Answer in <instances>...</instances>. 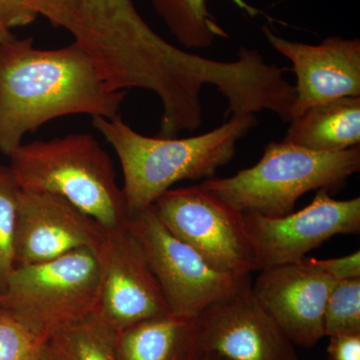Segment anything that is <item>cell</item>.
Masks as SVG:
<instances>
[{"mask_svg": "<svg viewBox=\"0 0 360 360\" xmlns=\"http://www.w3.org/2000/svg\"><path fill=\"white\" fill-rule=\"evenodd\" d=\"M127 94L111 89L75 42L39 49L15 37L0 46V153L11 156L26 134L63 116H120Z\"/></svg>", "mask_w": 360, "mask_h": 360, "instance_id": "cell-1", "label": "cell"}, {"mask_svg": "<svg viewBox=\"0 0 360 360\" xmlns=\"http://www.w3.org/2000/svg\"><path fill=\"white\" fill-rule=\"evenodd\" d=\"M39 15L70 33L113 90L169 96L186 79L188 51L161 37L132 0H35Z\"/></svg>", "mask_w": 360, "mask_h": 360, "instance_id": "cell-2", "label": "cell"}, {"mask_svg": "<svg viewBox=\"0 0 360 360\" xmlns=\"http://www.w3.org/2000/svg\"><path fill=\"white\" fill-rule=\"evenodd\" d=\"M92 124L120 160L130 217L153 206L179 181L212 179L258 122L255 115H233L217 129L186 139L139 134L120 116L94 117Z\"/></svg>", "mask_w": 360, "mask_h": 360, "instance_id": "cell-3", "label": "cell"}, {"mask_svg": "<svg viewBox=\"0 0 360 360\" xmlns=\"http://www.w3.org/2000/svg\"><path fill=\"white\" fill-rule=\"evenodd\" d=\"M9 158L21 191L60 196L106 231L127 226L129 212L112 160L92 135L22 143Z\"/></svg>", "mask_w": 360, "mask_h": 360, "instance_id": "cell-4", "label": "cell"}, {"mask_svg": "<svg viewBox=\"0 0 360 360\" xmlns=\"http://www.w3.org/2000/svg\"><path fill=\"white\" fill-rule=\"evenodd\" d=\"M360 170V146L319 153L290 142H270L253 167L229 177L203 180L200 186L241 212L285 217L309 191H335Z\"/></svg>", "mask_w": 360, "mask_h": 360, "instance_id": "cell-5", "label": "cell"}, {"mask_svg": "<svg viewBox=\"0 0 360 360\" xmlns=\"http://www.w3.org/2000/svg\"><path fill=\"white\" fill-rule=\"evenodd\" d=\"M98 288L96 250L82 248L51 262L16 266L0 295V311L49 341L94 314Z\"/></svg>", "mask_w": 360, "mask_h": 360, "instance_id": "cell-6", "label": "cell"}, {"mask_svg": "<svg viewBox=\"0 0 360 360\" xmlns=\"http://www.w3.org/2000/svg\"><path fill=\"white\" fill-rule=\"evenodd\" d=\"M127 229L143 251L170 314L198 316L212 303L251 285L250 276H233L208 264L168 231L153 206L130 215Z\"/></svg>", "mask_w": 360, "mask_h": 360, "instance_id": "cell-7", "label": "cell"}, {"mask_svg": "<svg viewBox=\"0 0 360 360\" xmlns=\"http://www.w3.org/2000/svg\"><path fill=\"white\" fill-rule=\"evenodd\" d=\"M153 208L168 231L215 269L238 276L257 271L245 214L200 184L169 189Z\"/></svg>", "mask_w": 360, "mask_h": 360, "instance_id": "cell-8", "label": "cell"}, {"mask_svg": "<svg viewBox=\"0 0 360 360\" xmlns=\"http://www.w3.org/2000/svg\"><path fill=\"white\" fill-rule=\"evenodd\" d=\"M96 250L99 288L92 316L96 321L118 333L170 314L160 283L127 225L106 231Z\"/></svg>", "mask_w": 360, "mask_h": 360, "instance_id": "cell-9", "label": "cell"}, {"mask_svg": "<svg viewBox=\"0 0 360 360\" xmlns=\"http://www.w3.org/2000/svg\"><path fill=\"white\" fill-rule=\"evenodd\" d=\"M257 271L297 262L328 239L360 232V198L338 200L319 189L310 205L285 217L243 212Z\"/></svg>", "mask_w": 360, "mask_h": 360, "instance_id": "cell-10", "label": "cell"}, {"mask_svg": "<svg viewBox=\"0 0 360 360\" xmlns=\"http://www.w3.org/2000/svg\"><path fill=\"white\" fill-rule=\"evenodd\" d=\"M196 319L203 354L229 360H300L295 345L258 302L251 285L212 303Z\"/></svg>", "mask_w": 360, "mask_h": 360, "instance_id": "cell-11", "label": "cell"}, {"mask_svg": "<svg viewBox=\"0 0 360 360\" xmlns=\"http://www.w3.org/2000/svg\"><path fill=\"white\" fill-rule=\"evenodd\" d=\"M104 229L56 194L20 191L15 224V265L41 264L82 248L96 250Z\"/></svg>", "mask_w": 360, "mask_h": 360, "instance_id": "cell-12", "label": "cell"}, {"mask_svg": "<svg viewBox=\"0 0 360 360\" xmlns=\"http://www.w3.org/2000/svg\"><path fill=\"white\" fill-rule=\"evenodd\" d=\"M336 283L304 257L259 270L251 290L293 345L309 348L326 336L324 309Z\"/></svg>", "mask_w": 360, "mask_h": 360, "instance_id": "cell-13", "label": "cell"}, {"mask_svg": "<svg viewBox=\"0 0 360 360\" xmlns=\"http://www.w3.org/2000/svg\"><path fill=\"white\" fill-rule=\"evenodd\" d=\"M262 30L274 49L290 61L296 75L291 120L319 104L360 96L359 39L329 37L319 44H307L284 39L269 26Z\"/></svg>", "mask_w": 360, "mask_h": 360, "instance_id": "cell-14", "label": "cell"}, {"mask_svg": "<svg viewBox=\"0 0 360 360\" xmlns=\"http://www.w3.org/2000/svg\"><path fill=\"white\" fill-rule=\"evenodd\" d=\"M115 348L118 360H198L203 354L198 319L174 314L116 333Z\"/></svg>", "mask_w": 360, "mask_h": 360, "instance_id": "cell-15", "label": "cell"}, {"mask_svg": "<svg viewBox=\"0 0 360 360\" xmlns=\"http://www.w3.org/2000/svg\"><path fill=\"white\" fill-rule=\"evenodd\" d=\"M283 141L319 153L360 146V96L319 104L293 118Z\"/></svg>", "mask_w": 360, "mask_h": 360, "instance_id": "cell-16", "label": "cell"}, {"mask_svg": "<svg viewBox=\"0 0 360 360\" xmlns=\"http://www.w3.org/2000/svg\"><path fill=\"white\" fill-rule=\"evenodd\" d=\"M232 1L251 18L262 13L245 0ZM151 2L167 30L186 49H208L215 40L229 37L226 30L210 13L207 0H151Z\"/></svg>", "mask_w": 360, "mask_h": 360, "instance_id": "cell-17", "label": "cell"}, {"mask_svg": "<svg viewBox=\"0 0 360 360\" xmlns=\"http://www.w3.org/2000/svg\"><path fill=\"white\" fill-rule=\"evenodd\" d=\"M115 338V333L91 314L49 341L65 360H118Z\"/></svg>", "mask_w": 360, "mask_h": 360, "instance_id": "cell-18", "label": "cell"}, {"mask_svg": "<svg viewBox=\"0 0 360 360\" xmlns=\"http://www.w3.org/2000/svg\"><path fill=\"white\" fill-rule=\"evenodd\" d=\"M20 187L9 167H0V295L15 269V224Z\"/></svg>", "mask_w": 360, "mask_h": 360, "instance_id": "cell-19", "label": "cell"}, {"mask_svg": "<svg viewBox=\"0 0 360 360\" xmlns=\"http://www.w3.org/2000/svg\"><path fill=\"white\" fill-rule=\"evenodd\" d=\"M324 335H360V278L336 283L324 309Z\"/></svg>", "mask_w": 360, "mask_h": 360, "instance_id": "cell-20", "label": "cell"}, {"mask_svg": "<svg viewBox=\"0 0 360 360\" xmlns=\"http://www.w3.org/2000/svg\"><path fill=\"white\" fill-rule=\"evenodd\" d=\"M46 342L0 311V360H39Z\"/></svg>", "mask_w": 360, "mask_h": 360, "instance_id": "cell-21", "label": "cell"}, {"mask_svg": "<svg viewBox=\"0 0 360 360\" xmlns=\"http://www.w3.org/2000/svg\"><path fill=\"white\" fill-rule=\"evenodd\" d=\"M309 262L324 274H328L336 281L360 278V251L342 257L316 259L309 258Z\"/></svg>", "mask_w": 360, "mask_h": 360, "instance_id": "cell-22", "label": "cell"}, {"mask_svg": "<svg viewBox=\"0 0 360 360\" xmlns=\"http://www.w3.org/2000/svg\"><path fill=\"white\" fill-rule=\"evenodd\" d=\"M37 16L35 0H0V18L9 30L32 25Z\"/></svg>", "mask_w": 360, "mask_h": 360, "instance_id": "cell-23", "label": "cell"}, {"mask_svg": "<svg viewBox=\"0 0 360 360\" xmlns=\"http://www.w3.org/2000/svg\"><path fill=\"white\" fill-rule=\"evenodd\" d=\"M328 360H360V335L329 336Z\"/></svg>", "mask_w": 360, "mask_h": 360, "instance_id": "cell-24", "label": "cell"}, {"mask_svg": "<svg viewBox=\"0 0 360 360\" xmlns=\"http://www.w3.org/2000/svg\"><path fill=\"white\" fill-rule=\"evenodd\" d=\"M39 360H65L63 355L59 354L58 349L51 345V341L45 343Z\"/></svg>", "mask_w": 360, "mask_h": 360, "instance_id": "cell-25", "label": "cell"}, {"mask_svg": "<svg viewBox=\"0 0 360 360\" xmlns=\"http://www.w3.org/2000/svg\"><path fill=\"white\" fill-rule=\"evenodd\" d=\"M14 39H15V37L11 33V30L6 27L1 18H0V46Z\"/></svg>", "mask_w": 360, "mask_h": 360, "instance_id": "cell-26", "label": "cell"}, {"mask_svg": "<svg viewBox=\"0 0 360 360\" xmlns=\"http://www.w3.org/2000/svg\"><path fill=\"white\" fill-rule=\"evenodd\" d=\"M198 360H229L215 354H203Z\"/></svg>", "mask_w": 360, "mask_h": 360, "instance_id": "cell-27", "label": "cell"}]
</instances>
